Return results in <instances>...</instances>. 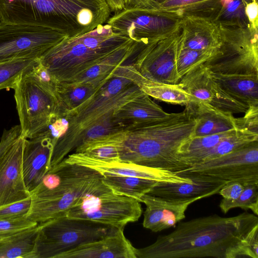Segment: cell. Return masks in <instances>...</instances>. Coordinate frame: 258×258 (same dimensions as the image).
<instances>
[{
	"label": "cell",
	"mask_w": 258,
	"mask_h": 258,
	"mask_svg": "<svg viewBox=\"0 0 258 258\" xmlns=\"http://www.w3.org/2000/svg\"><path fill=\"white\" fill-rule=\"evenodd\" d=\"M64 160L92 169L102 176H134L172 183L192 182L191 178L177 175L171 171L147 167L122 160L105 161L97 159L81 153L69 154Z\"/></svg>",
	"instance_id": "obj_15"
},
{
	"label": "cell",
	"mask_w": 258,
	"mask_h": 258,
	"mask_svg": "<svg viewBox=\"0 0 258 258\" xmlns=\"http://www.w3.org/2000/svg\"><path fill=\"white\" fill-rule=\"evenodd\" d=\"M106 0H0V22L50 28L71 38L104 24Z\"/></svg>",
	"instance_id": "obj_3"
},
{
	"label": "cell",
	"mask_w": 258,
	"mask_h": 258,
	"mask_svg": "<svg viewBox=\"0 0 258 258\" xmlns=\"http://www.w3.org/2000/svg\"><path fill=\"white\" fill-rule=\"evenodd\" d=\"M24 140L21 136L0 158V207L30 196L22 174Z\"/></svg>",
	"instance_id": "obj_16"
},
{
	"label": "cell",
	"mask_w": 258,
	"mask_h": 258,
	"mask_svg": "<svg viewBox=\"0 0 258 258\" xmlns=\"http://www.w3.org/2000/svg\"><path fill=\"white\" fill-rule=\"evenodd\" d=\"M168 114L142 92L118 108L113 116L123 128H128L156 120Z\"/></svg>",
	"instance_id": "obj_24"
},
{
	"label": "cell",
	"mask_w": 258,
	"mask_h": 258,
	"mask_svg": "<svg viewBox=\"0 0 258 258\" xmlns=\"http://www.w3.org/2000/svg\"><path fill=\"white\" fill-rule=\"evenodd\" d=\"M245 12L249 26L258 29V4L257 0H252L245 5Z\"/></svg>",
	"instance_id": "obj_44"
},
{
	"label": "cell",
	"mask_w": 258,
	"mask_h": 258,
	"mask_svg": "<svg viewBox=\"0 0 258 258\" xmlns=\"http://www.w3.org/2000/svg\"><path fill=\"white\" fill-rule=\"evenodd\" d=\"M0 239H1V238H0Z\"/></svg>",
	"instance_id": "obj_48"
},
{
	"label": "cell",
	"mask_w": 258,
	"mask_h": 258,
	"mask_svg": "<svg viewBox=\"0 0 258 258\" xmlns=\"http://www.w3.org/2000/svg\"><path fill=\"white\" fill-rule=\"evenodd\" d=\"M30 196L22 201L0 207V220L26 216L30 208Z\"/></svg>",
	"instance_id": "obj_37"
},
{
	"label": "cell",
	"mask_w": 258,
	"mask_h": 258,
	"mask_svg": "<svg viewBox=\"0 0 258 258\" xmlns=\"http://www.w3.org/2000/svg\"><path fill=\"white\" fill-rule=\"evenodd\" d=\"M113 114L103 117L89 127L83 135L79 146L88 141L123 128L114 119Z\"/></svg>",
	"instance_id": "obj_35"
},
{
	"label": "cell",
	"mask_w": 258,
	"mask_h": 258,
	"mask_svg": "<svg viewBox=\"0 0 258 258\" xmlns=\"http://www.w3.org/2000/svg\"><path fill=\"white\" fill-rule=\"evenodd\" d=\"M39 61V58H21L0 62V90L14 89L21 76Z\"/></svg>",
	"instance_id": "obj_30"
},
{
	"label": "cell",
	"mask_w": 258,
	"mask_h": 258,
	"mask_svg": "<svg viewBox=\"0 0 258 258\" xmlns=\"http://www.w3.org/2000/svg\"><path fill=\"white\" fill-rule=\"evenodd\" d=\"M68 126L69 122L65 117L57 116L53 118L46 130L47 135L51 140L53 148L57 140L66 133Z\"/></svg>",
	"instance_id": "obj_39"
},
{
	"label": "cell",
	"mask_w": 258,
	"mask_h": 258,
	"mask_svg": "<svg viewBox=\"0 0 258 258\" xmlns=\"http://www.w3.org/2000/svg\"><path fill=\"white\" fill-rule=\"evenodd\" d=\"M217 50L218 49L201 50L184 48L182 47L180 40L176 60V71L179 82L181 78L191 70L200 64L205 63L216 53Z\"/></svg>",
	"instance_id": "obj_32"
},
{
	"label": "cell",
	"mask_w": 258,
	"mask_h": 258,
	"mask_svg": "<svg viewBox=\"0 0 258 258\" xmlns=\"http://www.w3.org/2000/svg\"><path fill=\"white\" fill-rule=\"evenodd\" d=\"M246 257L258 258V225L255 226L243 240Z\"/></svg>",
	"instance_id": "obj_41"
},
{
	"label": "cell",
	"mask_w": 258,
	"mask_h": 258,
	"mask_svg": "<svg viewBox=\"0 0 258 258\" xmlns=\"http://www.w3.org/2000/svg\"><path fill=\"white\" fill-rule=\"evenodd\" d=\"M66 37L46 27L0 22V62L21 58H39Z\"/></svg>",
	"instance_id": "obj_11"
},
{
	"label": "cell",
	"mask_w": 258,
	"mask_h": 258,
	"mask_svg": "<svg viewBox=\"0 0 258 258\" xmlns=\"http://www.w3.org/2000/svg\"><path fill=\"white\" fill-rule=\"evenodd\" d=\"M136 41L114 33L107 24L76 37H66L40 58L57 84L70 82L90 68Z\"/></svg>",
	"instance_id": "obj_4"
},
{
	"label": "cell",
	"mask_w": 258,
	"mask_h": 258,
	"mask_svg": "<svg viewBox=\"0 0 258 258\" xmlns=\"http://www.w3.org/2000/svg\"><path fill=\"white\" fill-rule=\"evenodd\" d=\"M197 123L185 109L90 141L114 146L120 160L177 173L190 167L178 157L177 152L183 142L193 137Z\"/></svg>",
	"instance_id": "obj_2"
},
{
	"label": "cell",
	"mask_w": 258,
	"mask_h": 258,
	"mask_svg": "<svg viewBox=\"0 0 258 258\" xmlns=\"http://www.w3.org/2000/svg\"><path fill=\"white\" fill-rule=\"evenodd\" d=\"M106 83L72 82L57 84L56 91L61 105L62 117L90 100Z\"/></svg>",
	"instance_id": "obj_26"
},
{
	"label": "cell",
	"mask_w": 258,
	"mask_h": 258,
	"mask_svg": "<svg viewBox=\"0 0 258 258\" xmlns=\"http://www.w3.org/2000/svg\"><path fill=\"white\" fill-rule=\"evenodd\" d=\"M205 198L201 196L183 201L171 200L145 194L140 201L146 206L143 226L155 232L174 227L185 218V212L190 204Z\"/></svg>",
	"instance_id": "obj_17"
},
{
	"label": "cell",
	"mask_w": 258,
	"mask_h": 258,
	"mask_svg": "<svg viewBox=\"0 0 258 258\" xmlns=\"http://www.w3.org/2000/svg\"><path fill=\"white\" fill-rule=\"evenodd\" d=\"M210 72L221 88L233 98L248 107L258 106V75Z\"/></svg>",
	"instance_id": "obj_25"
},
{
	"label": "cell",
	"mask_w": 258,
	"mask_h": 258,
	"mask_svg": "<svg viewBox=\"0 0 258 258\" xmlns=\"http://www.w3.org/2000/svg\"><path fill=\"white\" fill-rule=\"evenodd\" d=\"M182 47L195 50L217 49L221 43L220 25L206 19L183 17L180 25Z\"/></svg>",
	"instance_id": "obj_21"
},
{
	"label": "cell",
	"mask_w": 258,
	"mask_h": 258,
	"mask_svg": "<svg viewBox=\"0 0 258 258\" xmlns=\"http://www.w3.org/2000/svg\"><path fill=\"white\" fill-rule=\"evenodd\" d=\"M244 113L243 117L235 118L237 128L258 134V106L249 107Z\"/></svg>",
	"instance_id": "obj_38"
},
{
	"label": "cell",
	"mask_w": 258,
	"mask_h": 258,
	"mask_svg": "<svg viewBox=\"0 0 258 258\" xmlns=\"http://www.w3.org/2000/svg\"><path fill=\"white\" fill-rule=\"evenodd\" d=\"M142 214L140 202L110 191L82 197L70 208L66 216L119 228L137 221Z\"/></svg>",
	"instance_id": "obj_10"
},
{
	"label": "cell",
	"mask_w": 258,
	"mask_h": 258,
	"mask_svg": "<svg viewBox=\"0 0 258 258\" xmlns=\"http://www.w3.org/2000/svg\"><path fill=\"white\" fill-rule=\"evenodd\" d=\"M180 37L179 27L166 38L146 44L134 57L132 65L149 80L178 84L176 60Z\"/></svg>",
	"instance_id": "obj_13"
},
{
	"label": "cell",
	"mask_w": 258,
	"mask_h": 258,
	"mask_svg": "<svg viewBox=\"0 0 258 258\" xmlns=\"http://www.w3.org/2000/svg\"><path fill=\"white\" fill-rule=\"evenodd\" d=\"M257 141L258 134L246 129L237 128L232 134L222 139L214 147L203 154L197 163L219 158Z\"/></svg>",
	"instance_id": "obj_29"
},
{
	"label": "cell",
	"mask_w": 258,
	"mask_h": 258,
	"mask_svg": "<svg viewBox=\"0 0 258 258\" xmlns=\"http://www.w3.org/2000/svg\"><path fill=\"white\" fill-rule=\"evenodd\" d=\"M123 228H116L112 233L82 244L57 258H137L136 248L125 237Z\"/></svg>",
	"instance_id": "obj_19"
},
{
	"label": "cell",
	"mask_w": 258,
	"mask_h": 258,
	"mask_svg": "<svg viewBox=\"0 0 258 258\" xmlns=\"http://www.w3.org/2000/svg\"><path fill=\"white\" fill-rule=\"evenodd\" d=\"M143 91L131 80L114 74L90 100L64 115L69 122L66 133L52 151L49 168L56 165L80 145L85 132L103 117L114 112Z\"/></svg>",
	"instance_id": "obj_5"
},
{
	"label": "cell",
	"mask_w": 258,
	"mask_h": 258,
	"mask_svg": "<svg viewBox=\"0 0 258 258\" xmlns=\"http://www.w3.org/2000/svg\"><path fill=\"white\" fill-rule=\"evenodd\" d=\"M220 27L221 44L204 64L213 73L258 75V29Z\"/></svg>",
	"instance_id": "obj_8"
},
{
	"label": "cell",
	"mask_w": 258,
	"mask_h": 258,
	"mask_svg": "<svg viewBox=\"0 0 258 258\" xmlns=\"http://www.w3.org/2000/svg\"><path fill=\"white\" fill-rule=\"evenodd\" d=\"M117 70L137 85L145 93L156 99L172 104L186 105L197 99L178 83L169 84L149 80L142 76L132 65L123 64Z\"/></svg>",
	"instance_id": "obj_22"
},
{
	"label": "cell",
	"mask_w": 258,
	"mask_h": 258,
	"mask_svg": "<svg viewBox=\"0 0 258 258\" xmlns=\"http://www.w3.org/2000/svg\"><path fill=\"white\" fill-rule=\"evenodd\" d=\"M38 233V225L0 239V258H31Z\"/></svg>",
	"instance_id": "obj_28"
},
{
	"label": "cell",
	"mask_w": 258,
	"mask_h": 258,
	"mask_svg": "<svg viewBox=\"0 0 258 258\" xmlns=\"http://www.w3.org/2000/svg\"><path fill=\"white\" fill-rule=\"evenodd\" d=\"M52 149L51 140L44 133L33 138H24L22 174L29 193L40 184L49 170Z\"/></svg>",
	"instance_id": "obj_18"
},
{
	"label": "cell",
	"mask_w": 258,
	"mask_h": 258,
	"mask_svg": "<svg viewBox=\"0 0 258 258\" xmlns=\"http://www.w3.org/2000/svg\"><path fill=\"white\" fill-rule=\"evenodd\" d=\"M222 7L214 22L228 27L246 28L249 26L245 8V0H222Z\"/></svg>",
	"instance_id": "obj_31"
},
{
	"label": "cell",
	"mask_w": 258,
	"mask_h": 258,
	"mask_svg": "<svg viewBox=\"0 0 258 258\" xmlns=\"http://www.w3.org/2000/svg\"><path fill=\"white\" fill-rule=\"evenodd\" d=\"M124 9L153 8L155 6L153 0H124Z\"/></svg>",
	"instance_id": "obj_45"
},
{
	"label": "cell",
	"mask_w": 258,
	"mask_h": 258,
	"mask_svg": "<svg viewBox=\"0 0 258 258\" xmlns=\"http://www.w3.org/2000/svg\"><path fill=\"white\" fill-rule=\"evenodd\" d=\"M111 12H116L124 8V0H106Z\"/></svg>",
	"instance_id": "obj_46"
},
{
	"label": "cell",
	"mask_w": 258,
	"mask_h": 258,
	"mask_svg": "<svg viewBox=\"0 0 258 258\" xmlns=\"http://www.w3.org/2000/svg\"><path fill=\"white\" fill-rule=\"evenodd\" d=\"M205 0H153L155 7L161 10L173 11L179 8Z\"/></svg>",
	"instance_id": "obj_43"
},
{
	"label": "cell",
	"mask_w": 258,
	"mask_h": 258,
	"mask_svg": "<svg viewBox=\"0 0 258 258\" xmlns=\"http://www.w3.org/2000/svg\"><path fill=\"white\" fill-rule=\"evenodd\" d=\"M178 83L196 99L221 110L232 114L244 113L248 108L222 89L204 63L191 70Z\"/></svg>",
	"instance_id": "obj_14"
},
{
	"label": "cell",
	"mask_w": 258,
	"mask_h": 258,
	"mask_svg": "<svg viewBox=\"0 0 258 258\" xmlns=\"http://www.w3.org/2000/svg\"><path fill=\"white\" fill-rule=\"evenodd\" d=\"M200 175L243 186L258 184V141L215 159L196 164L176 173Z\"/></svg>",
	"instance_id": "obj_12"
},
{
	"label": "cell",
	"mask_w": 258,
	"mask_h": 258,
	"mask_svg": "<svg viewBox=\"0 0 258 258\" xmlns=\"http://www.w3.org/2000/svg\"><path fill=\"white\" fill-rule=\"evenodd\" d=\"M185 109L197 120L193 137L237 128L235 117L232 113L221 110L198 99L186 105Z\"/></svg>",
	"instance_id": "obj_23"
},
{
	"label": "cell",
	"mask_w": 258,
	"mask_h": 258,
	"mask_svg": "<svg viewBox=\"0 0 258 258\" xmlns=\"http://www.w3.org/2000/svg\"><path fill=\"white\" fill-rule=\"evenodd\" d=\"M244 189V186L238 182L226 183L219 191L218 194L223 199L233 200L237 199Z\"/></svg>",
	"instance_id": "obj_42"
},
{
	"label": "cell",
	"mask_w": 258,
	"mask_h": 258,
	"mask_svg": "<svg viewBox=\"0 0 258 258\" xmlns=\"http://www.w3.org/2000/svg\"><path fill=\"white\" fill-rule=\"evenodd\" d=\"M182 17L175 11L153 8L123 9L106 24L114 33L148 43L166 38L180 27Z\"/></svg>",
	"instance_id": "obj_9"
},
{
	"label": "cell",
	"mask_w": 258,
	"mask_h": 258,
	"mask_svg": "<svg viewBox=\"0 0 258 258\" xmlns=\"http://www.w3.org/2000/svg\"><path fill=\"white\" fill-rule=\"evenodd\" d=\"M247 3L249 2L250 1H252V0H245Z\"/></svg>",
	"instance_id": "obj_47"
},
{
	"label": "cell",
	"mask_w": 258,
	"mask_h": 258,
	"mask_svg": "<svg viewBox=\"0 0 258 258\" xmlns=\"http://www.w3.org/2000/svg\"><path fill=\"white\" fill-rule=\"evenodd\" d=\"M102 181L114 194L131 198L139 202L159 182L138 177L116 175L102 176Z\"/></svg>",
	"instance_id": "obj_27"
},
{
	"label": "cell",
	"mask_w": 258,
	"mask_h": 258,
	"mask_svg": "<svg viewBox=\"0 0 258 258\" xmlns=\"http://www.w3.org/2000/svg\"><path fill=\"white\" fill-rule=\"evenodd\" d=\"M38 225L26 216L0 220V238L9 236Z\"/></svg>",
	"instance_id": "obj_36"
},
{
	"label": "cell",
	"mask_w": 258,
	"mask_h": 258,
	"mask_svg": "<svg viewBox=\"0 0 258 258\" xmlns=\"http://www.w3.org/2000/svg\"><path fill=\"white\" fill-rule=\"evenodd\" d=\"M219 207L223 213L226 214L235 208H240L244 210H250L255 215L258 214V184L244 186V189L240 196L233 200L223 199Z\"/></svg>",
	"instance_id": "obj_33"
},
{
	"label": "cell",
	"mask_w": 258,
	"mask_h": 258,
	"mask_svg": "<svg viewBox=\"0 0 258 258\" xmlns=\"http://www.w3.org/2000/svg\"><path fill=\"white\" fill-rule=\"evenodd\" d=\"M21 133L20 125L4 131L0 140V158L21 136Z\"/></svg>",
	"instance_id": "obj_40"
},
{
	"label": "cell",
	"mask_w": 258,
	"mask_h": 258,
	"mask_svg": "<svg viewBox=\"0 0 258 258\" xmlns=\"http://www.w3.org/2000/svg\"><path fill=\"white\" fill-rule=\"evenodd\" d=\"M32 68L21 76L13 89L21 136L25 139L45 132L53 118L62 113L56 85L40 79Z\"/></svg>",
	"instance_id": "obj_6"
},
{
	"label": "cell",
	"mask_w": 258,
	"mask_h": 258,
	"mask_svg": "<svg viewBox=\"0 0 258 258\" xmlns=\"http://www.w3.org/2000/svg\"><path fill=\"white\" fill-rule=\"evenodd\" d=\"M152 244L136 248L137 258L245 257L243 240L258 225L254 214L223 217L216 214L178 222Z\"/></svg>",
	"instance_id": "obj_1"
},
{
	"label": "cell",
	"mask_w": 258,
	"mask_h": 258,
	"mask_svg": "<svg viewBox=\"0 0 258 258\" xmlns=\"http://www.w3.org/2000/svg\"><path fill=\"white\" fill-rule=\"evenodd\" d=\"M116 228L91 221L62 216L38 224L31 258H57L79 245L102 238Z\"/></svg>",
	"instance_id": "obj_7"
},
{
	"label": "cell",
	"mask_w": 258,
	"mask_h": 258,
	"mask_svg": "<svg viewBox=\"0 0 258 258\" xmlns=\"http://www.w3.org/2000/svg\"><path fill=\"white\" fill-rule=\"evenodd\" d=\"M192 179L190 183H172L159 181L149 194L171 200H187L205 196L206 198L218 194L226 182L200 175H183Z\"/></svg>",
	"instance_id": "obj_20"
},
{
	"label": "cell",
	"mask_w": 258,
	"mask_h": 258,
	"mask_svg": "<svg viewBox=\"0 0 258 258\" xmlns=\"http://www.w3.org/2000/svg\"><path fill=\"white\" fill-rule=\"evenodd\" d=\"M222 0H205L173 11L183 17H191L215 21L222 7Z\"/></svg>",
	"instance_id": "obj_34"
}]
</instances>
